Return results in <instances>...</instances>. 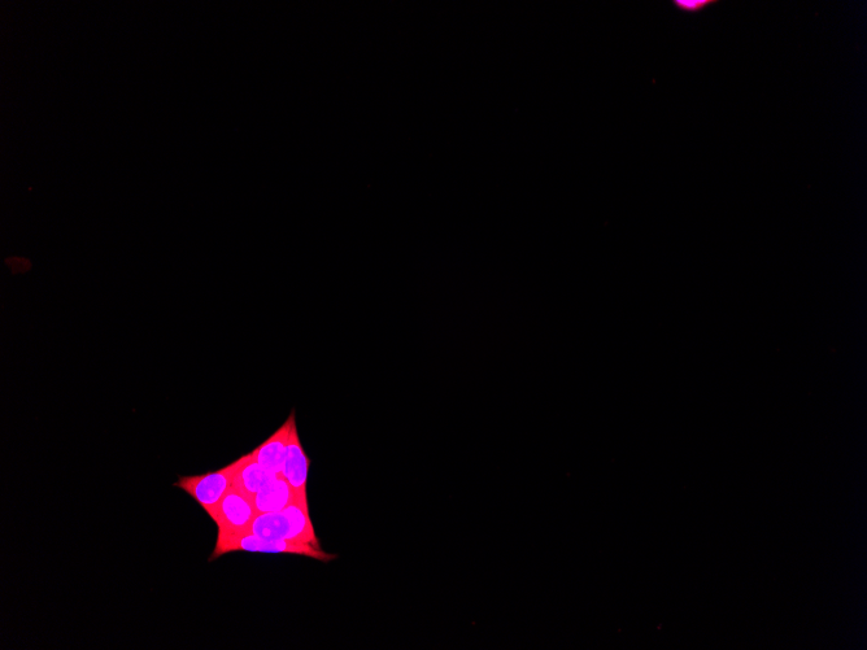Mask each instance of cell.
<instances>
[{
	"instance_id": "52a82bcc",
	"label": "cell",
	"mask_w": 867,
	"mask_h": 650,
	"mask_svg": "<svg viewBox=\"0 0 867 650\" xmlns=\"http://www.w3.org/2000/svg\"><path fill=\"white\" fill-rule=\"evenodd\" d=\"M251 501L256 514H264L281 512L295 501L304 500L300 499L291 484L281 474L269 482L263 490L257 492Z\"/></svg>"
},
{
	"instance_id": "6da1fadb",
	"label": "cell",
	"mask_w": 867,
	"mask_h": 650,
	"mask_svg": "<svg viewBox=\"0 0 867 650\" xmlns=\"http://www.w3.org/2000/svg\"><path fill=\"white\" fill-rule=\"evenodd\" d=\"M248 531L263 539L287 540L321 548L306 501H295L281 512L257 514Z\"/></svg>"
},
{
	"instance_id": "277c9868",
	"label": "cell",
	"mask_w": 867,
	"mask_h": 650,
	"mask_svg": "<svg viewBox=\"0 0 867 650\" xmlns=\"http://www.w3.org/2000/svg\"><path fill=\"white\" fill-rule=\"evenodd\" d=\"M256 516L252 501L232 486L222 497L212 519L219 531L243 532L250 530Z\"/></svg>"
},
{
	"instance_id": "ba28073f",
	"label": "cell",
	"mask_w": 867,
	"mask_h": 650,
	"mask_svg": "<svg viewBox=\"0 0 867 650\" xmlns=\"http://www.w3.org/2000/svg\"><path fill=\"white\" fill-rule=\"evenodd\" d=\"M276 477L277 474L270 473L263 466L257 464L250 453V455L237 460V469H235L232 486L251 500L257 492L263 490Z\"/></svg>"
},
{
	"instance_id": "9c48e42d",
	"label": "cell",
	"mask_w": 867,
	"mask_h": 650,
	"mask_svg": "<svg viewBox=\"0 0 867 650\" xmlns=\"http://www.w3.org/2000/svg\"><path fill=\"white\" fill-rule=\"evenodd\" d=\"M717 3V0H674L673 6L679 12L696 15V13L709 10L710 7H713Z\"/></svg>"
},
{
	"instance_id": "3957f363",
	"label": "cell",
	"mask_w": 867,
	"mask_h": 650,
	"mask_svg": "<svg viewBox=\"0 0 867 650\" xmlns=\"http://www.w3.org/2000/svg\"><path fill=\"white\" fill-rule=\"evenodd\" d=\"M235 469H237V461L225 466V468L212 471V473L180 477L178 482L174 483V487L181 488L186 494L198 501V504L212 518L222 497L232 487Z\"/></svg>"
},
{
	"instance_id": "8992f818",
	"label": "cell",
	"mask_w": 867,
	"mask_h": 650,
	"mask_svg": "<svg viewBox=\"0 0 867 650\" xmlns=\"http://www.w3.org/2000/svg\"><path fill=\"white\" fill-rule=\"evenodd\" d=\"M294 425H296L295 412L291 413L289 420L283 423L276 433L251 452L257 464L263 466L270 473L282 474L286 448L287 444H289L291 430H293Z\"/></svg>"
},
{
	"instance_id": "5b68a950",
	"label": "cell",
	"mask_w": 867,
	"mask_h": 650,
	"mask_svg": "<svg viewBox=\"0 0 867 650\" xmlns=\"http://www.w3.org/2000/svg\"><path fill=\"white\" fill-rule=\"evenodd\" d=\"M311 468V458L304 451L300 442L298 427L294 425L291 430L289 444L286 448L285 462H283L282 477L291 484L300 499L308 501L307 482L308 471Z\"/></svg>"
},
{
	"instance_id": "7a4b0ae2",
	"label": "cell",
	"mask_w": 867,
	"mask_h": 650,
	"mask_svg": "<svg viewBox=\"0 0 867 650\" xmlns=\"http://www.w3.org/2000/svg\"><path fill=\"white\" fill-rule=\"evenodd\" d=\"M232 552L295 554V556L315 558L322 562H330L337 558V554L326 553L322 548L313 547L311 544L263 539L250 531H219L215 551L209 557V561L217 560L224 554Z\"/></svg>"
}]
</instances>
